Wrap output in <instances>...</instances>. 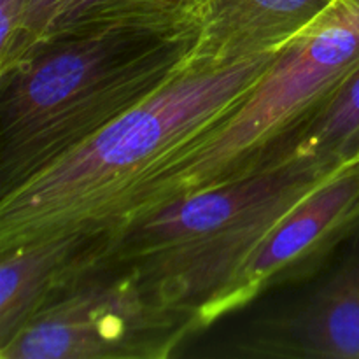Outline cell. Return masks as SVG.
Wrapping results in <instances>:
<instances>
[{
	"instance_id": "obj_1",
	"label": "cell",
	"mask_w": 359,
	"mask_h": 359,
	"mask_svg": "<svg viewBox=\"0 0 359 359\" xmlns=\"http://www.w3.org/2000/svg\"><path fill=\"white\" fill-rule=\"evenodd\" d=\"M196 34L126 27L67 35L0 72V195L181 76Z\"/></svg>"
},
{
	"instance_id": "obj_2",
	"label": "cell",
	"mask_w": 359,
	"mask_h": 359,
	"mask_svg": "<svg viewBox=\"0 0 359 359\" xmlns=\"http://www.w3.org/2000/svg\"><path fill=\"white\" fill-rule=\"evenodd\" d=\"M279 55L184 70L149 100L0 195V251L49 235L104 231L126 193L231 111Z\"/></svg>"
},
{
	"instance_id": "obj_3",
	"label": "cell",
	"mask_w": 359,
	"mask_h": 359,
	"mask_svg": "<svg viewBox=\"0 0 359 359\" xmlns=\"http://www.w3.org/2000/svg\"><path fill=\"white\" fill-rule=\"evenodd\" d=\"M335 172L291 160L189 193L109 230L102 265L128 266L158 304L191 319L200 332L205 309L255 249Z\"/></svg>"
},
{
	"instance_id": "obj_4",
	"label": "cell",
	"mask_w": 359,
	"mask_h": 359,
	"mask_svg": "<svg viewBox=\"0 0 359 359\" xmlns=\"http://www.w3.org/2000/svg\"><path fill=\"white\" fill-rule=\"evenodd\" d=\"M359 65V0L330 9L273 60L252 90L144 175L104 230L175 198L280 165L284 146Z\"/></svg>"
},
{
	"instance_id": "obj_5",
	"label": "cell",
	"mask_w": 359,
	"mask_h": 359,
	"mask_svg": "<svg viewBox=\"0 0 359 359\" xmlns=\"http://www.w3.org/2000/svg\"><path fill=\"white\" fill-rule=\"evenodd\" d=\"M198 332L158 304L128 266L83 273L0 346V359H163Z\"/></svg>"
},
{
	"instance_id": "obj_6",
	"label": "cell",
	"mask_w": 359,
	"mask_h": 359,
	"mask_svg": "<svg viewBox=\"0 0 359 359\" xmlns=\"http://www.w3.org/2000/svg\"><path fill=\"white\" fill-rule=\"evenodd\" d=\"M359 231V160L300 200L205 309L200 326L241 311L265 291L309 279Z\"/></svg>"
},
{
	"instance_id": "obj_7",
	"label": "cell",
	"mask_w": 359,
	"mask_h": 359,
	"mask_svg": "<svg viewBox=\"0 0 359 359\" xmlns=\"http://www.w3.org/2000/svg\"><path fill=\"white\" fill-rule=\"evenodd\" d=\"M233 347L235 356L245 358L359 359V231L323 283L255 323Z\"/></svg>"
},
{
	"instance_id": "obj_8",
	"label": "cell",
	"mask_w": 359,
	"mask_h": 359,
	"mask_svg": "<svg viewBox=\"0 0 359 359\" xmlns=\"http://www.w3.org/2000/svg\"><path fill=\"white\" fill-rule=\"evenodd\" d=\"M109 237V230H77L0 251V346L67 284L100 266Z\"/></svg>"
},
{
	"instance_id": "obj_9",
	"label": "cell",
	"mask_w": 359,
	"mask_h": 359,
	"mask_svg": "<svg viewBox=\"0 0 359 359\" xmlns=\"http://www.w3.org/2000/svg\"><path fill=\"white\" fill-rule=\"evenodd\" d=\"M333 0H214L184 70L216 69L286 49Z\"/></svg>"
},
{
	"instance_id": "obj_10",
	"label": "cell",
	"mask_w": 359,
	"mask_h": 359,
	"mask_svg": "<svg viewBox=\"0 0 359 359\" xmlns=\"http://www.w3.org/2000/svg\"><path fill=\"white\" fill-rule=\"evenodd\" d=\"M212 4L214 0H67L35 48L53 39L105 28L196 32Z\"/></svg>"
},
{
	"instance_id": "obj_11",
	"label": "cell",
	"mask_w": 359,
	"mask_h": 359,
	"mask_svg": "<svg viewBox=\"0 0 359 359\" xmlns=\"http://www.w3.org/2000/svg\"><path fill=\"white\" fill-rule=\"evenodd\" d=\"M312 160L332 170L359 160V65L291 135L280 163Z\"/></svg>"
},
{
	"instance_id": "obj_12",
	"label": "cell",
	"mask_w": 359,
	"mask_h": 359,
	"mask_svg": "<svg viewBox=\"0 0 359 359\" xmlns=\"http://www.w3.org/2000/svg\"><path fill=\"white\" fill-rule=\"evenodd\" d=\"M65 2L67 0H30L16 44L11 48L7 55L0 56V72H6L18 62H21L39 44L42 35L46 34L48 27L60 13V9L65 6Z\"/></svg>"
}]
</instances>
